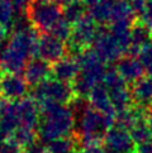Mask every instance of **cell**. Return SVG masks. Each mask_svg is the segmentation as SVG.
I'll use <instances>...</instances> for the list:
<instances>
[{"instance_id":"cell-23","label":"cell","mask_w":152,"mask_h":153,"mask_svg":"<svg viewBox=\"0 0 152 153\" xmlns=\"http://www.w3.org/2000/svg\"><path fill=\"white\" fill-rule=\"evenodd\" d=\"M129 133H131L136 146L152 140V132H151V129H150L146 120L137 123L131 130H129Z\"/></svg>"},{"instance_id":"cell-31","label":"cell","mask_w":152,"mask_h":153,"mask_svg":"<svg viewBox=\"0 0 152 153\" xmlns=\"http://www.w3.org/2000/svg\"><path fill=\"white\" fill-rule=\"evenodd\" d=\"M46 144L41 142L39 139H37L32 144L27 146L25 148H23V153H45L46 152Z\"/></svg>"},{"instance_id":"cell-4","label":"cell","mask_w":152,"mask_h":153,"mask_svg":"<svg viewBox=\"0 0 152 153\" xmlns=\"http://www.w3.org/2000/svg\"><path fill=\"white\" fill-rule=\"evenodd\" d=\"M75 97L72 86L55 79H48L33 87V99L41 105L43 102L67 104Z\"/></svg>"},{"instance_id":"cell-39","label":"cell","mask_w":152,"mask_h":153,"mask_svg":"<svg viewBox=\"0 0 152 153\" xmlns=\"http://www.w3.org/2000/svg\"><path fill=\"white\" fill-rule=\"evenodd\" d=\"M1 79H3V72H1V68H0V96H1ZM1 99V97H0Z\"/></svg>"},{"instance_id":"cell-17","label":"cell","mask_w":152,"mask_h":153,"mask_svg":"<svg viewBox=\"0 0 152 153\" xmlns=\"http://www.w3.org/2000/svg\"><path fill=\"white\" fill-rule=\"evenodd\" d=\"M108 92H109L110 102L117 113L123 111L132 106L133 97H132V92H131V89L128 87V85L108 90Z\"/></svg>"},{"instance_id":"cell-35","label":"cell","mask_w":152,"mask_h":153,"mask_svg":"<svg viewBox=\"0 0 152 153\" xmlns=\"http://www.w3.org/2000/svg\"><path fill=\"white\" fill-rule=\"evenodd\" d=\"M136 153H152V140L136 146Z\"/></svg>"},{"instance_id":"cell-34","label":"cell","mask_w":152,"mask_h":153,"mask_svg":"<svg viewBox=\"0 0 152 153\" xmlns=\"http://www.w3.org/2000/svg\"><path fill=\"white\" fill-rule=\"evenodd\" d=\"M12 3L14 5L15 13H23V12H27L32 0H12Z\"/></svg>"},{"instance_id":"cell-1","label":"cell","mask_w":152,"mask_h":153,"mask_svg":"<svg viewBox=\"0 0 152 153\" xmlns=\"http://www.w3.org/2000/svg\"><path fill=\"white\" fill-rule=\"evenodd\" d=\"M41 109V123L38 127V139L45 144H50L62 137L74 133L75 117L67 104L43 102Z\"/></svg>"},{"instance_id":"cell-22","label":"cell","mask_w":152,"mask_h":153,"mask_svg":"<svg viewBox=\"0 0 152 153\" xmlns=\"http://www.w3.org/2000/svg\"><path fill=\"white\" fill-rule=\"evenodd\" d=\"M77 140L74 135L62 137L51 142L47 146V151L50 153H75L77 151Z\"/></svg>"},{"instance_id":"cell-15","label":"cell","mask_w":152,"mask_h":153,"mask_svg":"<svg viewBox=\"0 0 152 153\" xmlns=\"http://www.w3.org/2000/svg\"><path fill=\"white\" fill-rule=\"evenodd\" d=\"M89 102H90L91 108H94L95 110L101 113L103 115L115 119L117 111L110 102L109 92H108L107 87L103 84H99L93 91H91V94L89 96Z\"/></svg>"},{"instance_id":"cell-14","label":"cell","mask_w":152,"mask_h":153,"mask_svg":"<svg viewBox=\"0 0 152 153\" xmlns=\"http://www.w3.org/2000/svg\"><path fill=\"white\" fill-rule=\"evenodd\" d=\"M80 74L79 65L74 57L66 56L65 58L60 59L52 66V76L55 80H58L61 82L70 84L74 82V80Z\"/></svg>"},{"instance_id":"cell-9","label":"cell","mask_w":152,"mask_h":153,"mask_svg":"<svg viewBox=\"0 0 152 153\" xmlns=\"http://www.w3.org/2000/svg\"><path fill=\"white\" fill-rule=\"evenodd\" d=\"M66 42L48 33H43L39 36V43H38V57L39 58L45 59L48 63H56L60 59L66 57Z\"/></svg>"},{"instance_id":"cell-32","label":"cell","mask_w":152,"mask_h":153,"mask_svg":"<svg viewBox=\"0 0 152 153\" xmlns=\"http://www.w3.org/2000/svg\"><path fill=\"white\" fill-rule=\"evenodd\" d=\"M128 1L131 4L136 17L142 18V15L145 14V10H146V0H128Z\"/></svg>"},{"instance_id":"cell-8","label":"cell","mask_w":152,"mask_h":153,"mask_svg":"<svg viewBox=\"0 0 152 153\" xmlns=\"http://www.w3.org/2000/svg\"><path fill=\"white\" fill-rule=\"evenodd\" d=\"M76 62L79 65L80 72L90 76V77L95 79L98 82H101L103 77L105 75L107 66L105 63L101 61L100 57L95 53L93 48H86V50L81 51L77 56L75 57Z\"/></svg>"},{"instance_id":"cell-36","label":"cell","mask_w":152,"mask_h":153,"mask_svg":"<svg viewBox=\"0 0 152 153\" xmlns=\"http://www.w3.org/2000/svg\"><path fill=\"white\" fill-rule=\"evenodd\" d=\"M7 36H8V29L5 27L0 25V50H3L4 46L7 45L5 41H7Z\"/></svg>"},{"instance_id":"cell-21","label":"cell","mask_w":152,"mask_h":153,"mask_svg":"<svg viewBox=\"0 0 152 153\" xmlns=\"http://www.w3.org/2000/svg\"><path fill=\"white\" fill-rule=\"evenodd\" d=\"M86 15V5L83 3V0L80 1H74L67 5H65L62 9V17L63 19L70 24H76L80 22Z\"/></svg>"},{"instance_id":"cell-16","label":"cell","mask_w":152,"mask_h":153,"mask_svg":"<svg viewBox=\"0 0 152 153\" xmlns=\"http://www.w3.org/2000/svg\"><path fill=\"white\" fill-rule=\"evenodd\" d=\"M132 97L137 106L150 110L152 108V76L142 77L132 85Z\"/></svg>"},{"instance_id":"cell-11","label":"cell","mask_w":152,"mask_h":153,"mask_svg":"<svg viewBox=\"0 0 152 153\" xmlns=\"http://www.w3.org/2000/svg\"><path fill=\"white\" fill-rule=\"evenodd\" d=\"M28 82L18 74H4L1 79V94L10 101H18L25 97Z\"/></svg>"},{"instance_id":"cell-30","label":"cell","mask_w":152,"mask_h":153,"mask_svg":"<svg viewBox=\"0 0 152 153\" xmlns=\"http://www.w3.org/2000/svg\"><path fill=\"white\" fill-rule=\"evenodd\" d=\"M141 19H142V23L150 29L152 34V0H146V10Z\"/></svg>"},{"instance_id":"cell-26","label":"cell","mask_w":152,"mask_h":153,"mask_svg":"<svg viewBox=\"0 0 152 153\" xmlns=\"http://www.w3.org/2000/svg\"><path fill=\"white\" fill-rule=\"evenodd\" d=\"M101 84L107 87V90H112V89H115V87L128 85L126 81L123 80L122 76L119 75L115 67H107L105 75H104V77H103Z\"/></svg>"},{"instance_id":"cell-10","label":"cell","mask_w":152,"mask_h":153,"mask_svg":"<svg viewBox=\"0 0 152 153\" xmlns=\"http://www.w3.org/2000/svg\"><path fill=\"white\" fill-rule=\"evenodd\" d=\"M14 102L19 115L20 127L37 130L41 123V109L38 102L33 97H27V96Z\"/></svg>"},{"instance_id":"cell-24","label":"cell","mask_w":152,"mask_h":153,"mask_svg":"<svg viewBox=\"0 0 152 153\" xmlns=\"http://www.w3.org/2000/svg\"><path fill=\"white\" fill-rule=\"evenodd\" d=\"M10 138H13L22 148H25L27 146L32 144L33 142H36L38 139V135L36 133V130H33V129H29L25 127H19L10 135Z\"/></svg>"},{"instance_id":"cell-12","label":"cell","mask_w":152,"mask_h":153,"mask_svg":"<svg viewBox=\"0 0 152 153\" xmlns=\"http://www.w3.org/2000/svg\"><path fill=\"white\" fill-rule=\"evenodd\" d=\"M50 75H52V66L39 57L29 59L23 71V77L28 82V85L32 86H37L43 81L48 80Z\"/></svg>"},{"instance_id":"cell-20","label":"cell","mask_w":152,"mask_h":153,"mask_svg":"<svg viewBox=\"0 0 152 153\" xmlns=\"http://www.w3.org/2000/svg\"><path fill=\"white\" fill-rule=\"evenodd\" d=\"M134 18L136 15L128 0H115L114 1L113 12H112V23H115V22L133 23Z\"/></svg>"},{"instance_id":"cell-37","label":"cell","mask_w":152,"mask_h":153,"mask_svg":"<svg viewBox=\"0 0 152 153\" xmlns=\"http://www.w3.org/2000/svg\"><path fill=\"white\" fill-rule=\"evenodd\" d=\"M146 122H147L148 127H150L151 132H152V108L150 109V110H148V113H147V118H146Z\"/></svg>"},{"instance_id":"cell-38","label":"cell","mask_w":152,"mask_h":153,"mask_svg":"<svg viewBox=\"0 0 152 153\" xmlns=\"http://www.w3.org/2000/svg\"><path fill=\"white\" fill-rule=\"evenodd\" d=\"M101 0H83V3L86 5V7H94L95 4H98V3H100Z\"/></svg>"},{"instance_id":"cell-2","label":"cell","mask_w":152,"mask_h":153,"mask_svg":"<svg viewBox=\"0 0 152 153\" xmlns=\"http://www.w3.org/2000/svg\"><path fill=\"white\" fill-rule=\"evenodd\" d=\"M114 124V118H108L94 108H90L79 119L75 120L74 137L81 147L100 144V140L104 139L108 130L113 128Z\"/></svg>"},{"instance_id":"cell-7","label":"cell","mask_w":152,"mask_h":153,"mask_svg":"<svg viewBox=\"0 0 152 153\" xmlns=\"http://www.w3.org/2000/svg\"><path fill=\"white\" fill-rule=\"evenodd\" d=\"M103 147L107 153H136V143L131 133L119 127L108 130L103 139Z\"/></svg>"},{"instance_id":"cell-18","label":"cell","mask_w":152,"mask_h":153,"mask_svg":"<svg viewBox=\"0 0 152 153\" xmlns=\"http://www.w3.org/2000/svg\"><path fill=\"white\" fill-rule=\"evenodd\" d=\"M114 1L115 0H101L100 3L90 8L89 15L95 20L96 24L107 25L108 23H112V12Z\"/></svg>"},{"instance_id":"cell-5","label":"cell","mask_w":152,"mask_h":153,"mask_svg":"<svg viewBox=\"0 0 152 153\" xmlns=\"http://www.w3.org/2000/svg\"><path fill=\"white\" fill-rule=\"evenodd\" d=\"M93 50L100 57L103 62H118L126 53L124 50L118 45L115 38L108 25L98 27L96 36L93 42Z\"/></svg>"},{"instance_id":"cell-33","label":"cell","mask_w":152,"mask_h":153,"mask_svg":"<svg viewBox=\"0 0 152 153\" xmlns=\"http://www.w3.org/2000/svg\"><path fill=\"white\" fill-rule=\"evenodd\" d=\"M77 153H107L101 144H89L83 146Z\"/></svg>"},{"instance_id":"cell-25","label":"cell","mask_w":152,"mask_h":153,"mask_svg":"<svg viewBox=\"0 0 152 153\" xmlns=\"http://www.w3.org/2000/svg\"><path fill=\"white\" fill-rule=\"evenodd\" d=\"M15 9L12 0H0V25L10 29L15 18Z\"/></svg>"},{"instance_id":"cell-3","label":"cell","mask_w":152,"mask_h":153,"mask_svg":"<svg viewBox=\"0 0 152 153\" xmlns=\"http://www.w3.org/2000/svg\"><path fill=\"white\" fill-rule=\"evenodd\" d=\"M27 15L37 32L50 33L52 27L62 18V9L61 5L55 1L32 0L27 9Z\"/></svg>"},{"instance_id":"cell-19","label":"cell","mask_w":152,"mask_h":153,"mask_svg":"<svg viewBox=\"0 0 152 153\" xmlns=\"http://www.w3.org/2000/svg\"><path fill=\"white\" fill-rule=\"evenodd\" d=\"M132 27H133V23H126V22H115V23H112L109 27L113 37L115 38L118 45L123 48L126 53L129 50V47H131Z\"/></svg>"},{"instance_id":"cell-29","label":"cell","mask_w":152,"mask_h":153,"mask_svg":"<svg viewBox=\"0 0 152 153\" xmlns=\"http://www.w3.org/2000/svg\"><path fill=\"white\" fill-rule=\"evenodd\" d=\"M0 153H23V148L9 137L0 146Z\"/></svg>"},{"instance_id":"cell-13","label":"cell","mask_w":152,"mask_h":153,"mask_svg":"<svg viewBox=\"0 0 152 153\" xmlns=\"http://www.w3.org/2000/svg\"><path fill=\"white\" fill-rule=\"evenodd\" d=\"M115 68L119 72V75L123 77V80L127 84H132V85L142 77H145V72H146L142 65L137 59V57H132V56H123L117 62Z\"/></svg>"},{"instance_id":"cell-27","label":"cell","mask_w":152,"mask_h":153,"mask_svg":"<svg viewBox=\"0 0 152 153\" xmlns=\"http://www.w3.org/2000/svg\"><path fill=\"white\" fill-rule=\"evenodd\" d=\"M71 32H72L71 24L67 23L62 17L55 25L52 27V29L50 30L48 34H52L53 37L58 38V39H61L63 42H67L70 39V37H71Z\"/></svg>"},{"instance_id":"cell-28","label":"cell","mask_w":152,"mask_h":153,"mask_svg":"<svg viewBox=\"0 0 152 153\" xmlns=\"http://www.w3.org/2000/svg\"><path fill=\"white\" fill-rule=\"evenodd\" d=\"M137 59L142 65L146 72L152 75V41L139 50L137 54Z\"/></svg>"},{"instance_id":"cell-6","label":"cell","mask_w":152,"mask_h":153,"mask_svg":"<svg viewBox=\"0 0 152 153\" xmlns=\"http://www.w3.org/2000/svg\"><path fill=\"white\" fill-rule=\"evenodd\" d=\"M31 57L24 51H22L10 41L0 52V68L5 71V74H20L23 72ZM32 59V58H31Z\"/></svg>"}]
</instances>
